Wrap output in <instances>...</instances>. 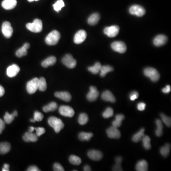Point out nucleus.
<instances>
[{
    "mask_svg": "<svg viewBox=\"0 0 171 171\" xmlns=\"http://www.w3.org/2000/svg\"><path fill=\"white\" fill-rule=\"evenodd\" d=\"M48 124L52 127L56 133H60L64 127V124L60 118L55 117H50L48 119Z\"/></svg>",
    "mask_w": 171,
    "mask_h": 171,
    "instance_id": "obj_1",
    "label": "nucleus"
},
{
    "mask_svg": "<svg viewBox=\"0 0 171 171\" xmlns=\"http://www.w3.org/2000/svg\"><path fill=\"white\" fill-rule=\"evenodd\" d=\"M61 34L58 31L54 30L48 34L46 37L45 41L48 45H55L58 43Z\"/></svg>",
    "mask_w": 171,
    "mask_h": 171,
    "instance_id": "obj_2",
    "label": "nucleus"
},
{
    "mask_svg": "<svg viewBox=\"0 0 171 171\" xmlns=\"http://www.w3.org/2000/svg\"><path fill=\"white\" fill-rule=\"evenodd\" d=\"M144 73L146 77L149 78L153 82H157L160 79V74L155 68L148 67L144 71Z\"/></svg>",
    "mask_w": 171,
    "mask_h": 171,
    "instance_id": "obj_3",
    "label": "nucleus"
},
{
    "mask_svg": "<svg viewBox=\"0 0 171 171\" xmlns=\"http://www.w3.org/2000/svg\"><path fill=\"white\" fill-rule=\"evenodd\" d=\"M28 30L31 32L38 33L42 31V22L40 19H36L34 20L32 23H28L26 25Z\"/></svg>",
    "mask_w": 171,
    "mask_h": 171,
    "instance_id": "obj_4",
    "label": "nucleus"
},
{
    "mask_svg": "<svg viewBox=\"0 0 171 171\" xmlns=\"http://www.w3.org/2000/svg\"><path fill=\"white\" fill-rule=\"evenodd\" d=\"M38 81L39 79L38 78H35L28 82L26 88L27 92L30 94H33L35 93L38 89Z\"/></svg>",
    "mask_w": 171,
    "mask_h": 171,
    "instance_id": "obj_5",
    "label": "nucleus"
},
{
    "mask_svg": "<svg viewBox=\"0 0 171 171\" xmlns=\"http://www.w3.org/2000/svg\"><path fill=\"white\" fill-rule=\"evenodd\" d=\"M62 62L64 65L69 68H74L77 65V61L70 54H67L63 58Z\"/></svg>",
    "mask_w": 171,
    "mask_h": 171,
    "instance_id": "obj_6",
    "label": "nucleus"
},
{
    "mask_svg": "<svg viewBox=\"0 0 171 171\" xmlns=\"http://www.w3.org/2000/svg\"><path fill=\"white\" fill-rule=\"evenodd\" d=\"M129 13L132 15H136L138 17H142L145 14V10L141 6L139 5H133L130 7Z\"/></svg>",
    "mask_w": 171,
    "mask_h": 171,
    "instance_id": "obj_7",
    "label": "nucleus"
},
{
    "mask_svg": "<svg viewBox=\"0 0 171 171\" xmlns=\"http://www.w3.org/2000/svg\"><path fill=\"white\" fill-rule=\"evenodd\" d=\"M59 113L64 117L72 118L75 114L74 110L71 107L68 105H61L58 109Z\"/></svg>",
    "mask_w": 171,
    "mask_h": 171,
    "instance_id": "obj_8",
    "label": "nucleus"
},
{
    "mask_svg": "<svg viewBox=\"0 0 171 171\" xmlns=\"http://www.w3.org/2000/svg\"><path fill=\"white\" fill-rule=\"evenodd\" d=\"M111 48L114 51L120 53H124L127 51V46L123 41H116L111 44Z\"/></svg>",
    "mask_w": 171,
    "mask_h": 171,
    "instance_id": "obj_9",
    "label": "nucleus"
},
{
    "mask_svg": "<svg viewBox=\"0 0 171 171\" xmlns=\"http://www.w3.org/2000/svg\"><path fill=\"white\" fill-rule=\"evenodd\" d=\"M1 31L4 36L6 38H10L13 35V28L9 21H5L3 23Z\"/></svg>",
    "mask_w": 171,
    "mask_h": 171,
    "instance_id": "obj_10",
    "label": "nucleus"
},
{
    "mask_svg": "<svg viewBox=\"0 0 171 171\" xmlns=\"http://www.w3.org/2000/svg\"><path fill=\"white\" fill-rule=\"evenodd\" d=\"M119 31V27L117 25L107 27L104 30L105 35L110 38L115 37L117 36Z\"/></svg>",
    "mask_w": 171,
    "mask_h": 171,
    "instance_id": "obj_11",
    "label": "nucleus"
},
{
    "mask_svg": "<svg viewBox=\"0 0 171 171\" xmlns=\"http://www.w3.org/2000/svg\"><path fill=\"white\" fill-rule=\"evenodd\" d=\"M99 95V92L96 87L91 86L90 87V91L87 94V98L89 101H95L98 98Z\"/></svg>",
    "mask_w": 171,
    "mask_h": 171,
    "instance_id": "obj_12",
    "label": "nucleus"
},
{
    "mask_svg": "<svg viewBox=\"0 0 171 171\" xmlns=\"http://www.w3.org/2000/svg\"><path fill=\"white\" fill-rule=\"evenodd\" d=\"M87 32L84 30H80L76 33L74 38V41L77 44L81 43L87 38Z\"/></svg>",
    "mask_w": 171,
    "mask_h": 171,
    "instance_id": "obj_13",
    "label": "nucleus"
},
{
    "mask_svg": "<svg viewBox=\"0 0 171 171\" xmlns=\"http://www.w3.org/2000/svg\"><path fill=\"white\" fill-rule=\"evenodd\" d=\"M107 133L110 138L118 139L121 137L120 132L117 128L113 126L107 129Z\"/></svg>",
    "mask_w": 171,
    "mask_h": 171,
    "instance_id": "obj_14",
    "label": "nucleus"
},
{
    "mask_svg": "<svg viewBox=\"0 0 171 171\" xmlns=\"http://www.w3.org/2000/svg\"><path fill=\"white\" fill-rule=\"evenodd\" d=\"M88 157L91 160L95 161H98L103 158V154L98 150H89L88 152Z\"/></svg>",
    "mask_w": 171,
    "mask_h": 171,
    "instance_id": "obj_15",
    "label": "nucleus"
},
{
    "mask_svg": "<svg viewBox=\"0 0 171 171\" xmlns=\"http://www.w3.org/2000/svg\"><path fill=\"white\" fill-rule=\"evenodd\" d=\"M20 71V67L17 65L13 64L7 69V75L10 78H13L18 74Z\"/></svg>",
    "mask_w": 171,
    "mask_h": 171,
    "instance_id": "obj_16",
    "label": "nucleus"
},
{
    "mask_svg": "<svg viewBox=\"0 0 171 171\" xmlns=\"http://www.w3.org/2000/svg\"><path fill=\"white\" fill-rule=\"evenodd\" d=\"M167 41V37L165 35H158L154 38V44L155 46L160 47L165 44Z\"/></svg>",
    "mask_w": 171,
    "mask_h": 171,
    "instance_id": "obj_17",
    "label": "nucleus"
},
{
    "mask_svg": "<svg viewBox=\"0 0 171 171\" xmlns=\"http://www.w3.org/2000/svg\"><path fill=\"white\" fill-rule=\"evenodd\" d=\"M55 96L59 99L64 101L70 102L71 99V95L69 92L64 91V92H57L55 93Z\"/></svg>",
    "mask_w": 171,
    "mask_h": 171,
    "instance_id": "obj_18",
    "label": "nucleus"
},
{
    "mask_svg": "<svg viewBox=\"0 0 171 171\" xmlns=\"http://www.w3.org/2000/svg\"><path fill=\"white\" fill-rule=\"evenodd\" d=\"M101 98L102 99L105 101L110 102L111 103H115L116 101V99L114 95L109 90H106L103 92Z\"/></svg>",
    "mask_w": 171,
    "mask_h": 171,
    "instance_id": "obj_19",
    "label": "nucleus"
},
{
    "mask_svg": "<svg viewBox=\"0 0 171 171\" xmlns=\"http://www.w3.org/2000/svg\"><path fill=\"white\" fill-rule=\"evenodd\" d=\"M17 3V0H4L1 5L5 10H10L15 8Z\"/></svg>",
    "mask_w": 171,
    "mask_h": 171,
    "instance_id": "obj_20",
    "label": "nucleus"
},
{
    "mask_svg": "<svg viewBox=\"0 0 171 171\" xmlns=\"http://www.w3.org/2000/svg\"><path fill=\"white\" fill-rule=\"evenodd\" d=\"M23 139L26 142H35L38 140V137L36 134L28 132L23 136Z\"/></svg>",
    "mask_w": 171,
    "mask_h": 171,
    "instance_id": "obj_21",
    "label": "nucleus"
},
{
    "mask_svg": "<svg viewBox=\"0 0 171 171\" xmlns=\"http://www.w3.org/2000/svg\"><path fill=\"white\" fill-rule=\"evenodd\" d=\"M30 44L28 43H26L21 48H19L16 51V56L19 58H21V57L26 56V55L27 54V50L30 48Z\"/></svg>",
    "mask_w": 171,
    "mask_h": 171,
    "instance_id": "obj_22",
    "label": "nucleus"
},
{
    "mask_svg": "<svg viewBox=\"0 0 171 171\" xmlns=\"http://www.w3.org/2000/svg\"><path fill=\"white\" fill-rule=\"evenodd\" d=\"M100 19V16L98 13H96L93 14L89 16L88 22L89 25H95L98 24L99 20Z\"/></svg>",
    "mask_w": 171,
    "mask_h": 171,
    "instance_id": "obj_23",
    "label": "nucleus"
},
{
    "mask_svg": "<svg viewBox=\"0 0 171 171\" xmlns=\"http://www.w3.org/2000/svg\"><path fill=\"white\" fill-rule=\"evenodd\" d=\"M147 162L145 160H141L138 162L135 166V169L138 171H147L148 170Z\"/></svg>",
    "mask_w": 171,
    "mask_h": 171,
    "instance_id": "obj_24",
    "label": "nucleus"
},
{
    "mask_svg": "<svg viewBox=\"0 0 171 171\" xmlns=\"http://www.w3.org/2000/svg\"><path fill=\"white\" fill-rule=\"evenodd\" d=\"M56 57L54 56H51L48 57L46 60L42 61L41 63V65L44 68H48V66H53L56 62Z\"/></svg>",
    "mask_w": 171,
    "mask_h": 171,
    "instance_id": "obj_25",
    "label": "nucleus"
},
{
    "mask_svg": "<svg viewBox=\"0 0 171 171\" xmlns=\"http://www.w3.org/2000/svg\"><path fill=\"white\" fill-rule=\"evenodd\" d=\"M11 149V146L10 143L3 142L0 143V154L4 155L10 152Z\"/></svg>",
    "mask_w": 171,
    "mask_h": 171,
    "instance_id": "obj_26",
    "label": "nucleus"
},
{
    "mask_svg": "<svg viewBox=\"0 0 171 171\" xmlns=\"http://www.w3.org/2000/svg\"><path fill=\"white\" fill-rule=\"evenodd\" d=\"M58 108V105L55 102H52L43 108V111L45 113L48 112L54 111Z\"/></svg>",
    "mask_w": 171,
    "mask_h": 171,
    "instance_id": "obj_27",
    "label": "nucleus"
},
{
    "mask_svg": "<svg viewBox=\"0 0 171 171\" xmlns=\"http://www.w3.org/2000/svg\"><path fill=\"white\" fill-rule=\"evenodd\" d=\"M125 118V116L122 114L117 115L115 116V119L112 122V125L113 127L115 128H119L122 125V123Z\"/></svg>",
    "mask_w": 171,
    "mask_h": 171,
    "instance_id": "obj_28",
    "label": "nucleus"
},
{
    "mask_svg": "<svg viewBox=\"0 0 171 171\" xmlns=\"http://www.w3.org/2000/svg\"><path fill=\"white\" fill-rule=\"evenodd\" d=\"M145 131V129L144 128H142L138 133L135 134L133 135L132 138V140L134 142H137L140 141L142 139V138L145 136L144 132Z\"/></svg>",
    "mask_w": 171,
    "mask_h": 171,
    "instance_id": "obj_29",
    "label": "nucleus"
},
{
    "mask_svg": "<svg viewBox=\"0 0 171 171\" xmlns=\"http://www.w3.org/2000/svg\"><path fill=\"white\" fill-rule=\"evenodd\" d=\"M155 123L157 125V128L155 130V134H156V136H158V137H160L163 134L162 129H163L164 127L162 125V122L160 120V119H156V121H155Z\"/></svg>",
    "mask_w": 171,
    "mask_h": 171,
    "instance_id": "obj_30",
    "label": "nucleus"
},
{
    "mask_svg": "<svg viewBox=\"0 0 171 171\" xmlns=\"http://www.w3.org/2000/svg\"><path fill=\"white\" fill-rule=\"evenodd\" d=\"M113 71H114V68L111 66H109V65L102 66L100 70V75L101 77H105L107 73L112 72Z\"/></svg>",
    "mask_w": 171,
    "mask_h": 171,
    "instance_id": "obj_31",
    "label": "nucleus"
},
{
    "mask_svg": "<svg viewBox=\"0 0 171 171\" xmlns=\"http://www.w3.org/2000/svg\"><path fill=\"white\" fill-rule=\"evenodd\" d=\"M101 67V64L100 63L97 62L95 64L94 66L88 67V71L94 74H97L100 71Z\"/></svg>",
    "mask_w": 171,
    "mask_h": 171,
    "instance_id": "obj_32",
    "label": "nucleus"
},
{
    "mask_svg": "<svg viewBox=\"0 0 171 171\" xmlns=\"http://www.w3.org/2000/svg\"><path fill=\"white\" fill-rule=\"evenodd\" d=\"M93 136L92 133H86V132H81L78 135V138L81 141H88L90 140L91 138Z\"/></svg>",
    "mask_w": 171,
    "mask_h": 171,
    "instance_id": "obj_33",
    "label": "nucleus"
},
{
    "mask_svg": "<svg viewBox=\"0 0 171 171\" xmlns=\"http://www.w3.org/2000/svg\"><path fill=\"white\" fill-rule=\"evenodd\" d=\"M171 149V145L170 144H166L162 146L160 149V153L164 157H166L168 156Z\"/></svg>",
    "mask_w": 171,
    "mask_h": 171,
    "instance_id": "obj_34",
    "label": "nucleus"
},
{
    "mask_svg": "<svg viewBox=\"0 0 171 171\" xmlns=\"http://www.w3.org/2000/svg\"><path fill=\"white\" fill-rule=\"evenodd\" d=\"M143 146L145 150H149L151 148V138L148 135H145L142 139Z\"/></svg>",
    "mask_w": 171,
    "mask_h": 171,
    "instance_id": "obj_35",
    "label": "nucleus"
},
{
    "mask_svg": "<svg viewBox=\"0 0 171 171\" xmlns=\"http://www.w3.org/2000/svg\"><path fill=\"white\" fill-rule=\"evenodd\" d=\"M47 82L43 77L41 78L38 81V89L41 91H44L47 89Z\"/></svg>",
    "mask_w": 171,
    "mask_h": 171,
    "instance_id": "obj_36",
    "label": "nucleus"
},
{
    "mask_svg": "<svg viewBox=\"0 0 171 171\" xmlns=\"http://www.w3.org/2000/svg\"><path fill=\"white\" fill-rule=\"evenodd\" d=\"M88 115L86 113H81L80 114L78 118V123L81 125H84L88 123Z\"/></svg>",
    "mask_w": 171,
    "mask_h": 171,
    "instance_id": "obj_37",
    "label": "nucleus"
},
{
    "mask_svg": "<svg viewBox=\"0 0 171 171\" xmlns=\"http://www.w3.org/2000/svg\"><path fill=\"white\" fill-rule=\"evenodd\" d=\"M69 161L72 165H78L81 163V158L76 155H71L69 158Z\"/></svg>",
    "mask_w": 171,
    "mask_h": 171,
    "instance_id": "obj_38",
    "label": "nucleus"
},
{
    "mask_svg": "<svg viewBox=\"0 0 171 171\" xmlns=\"http://www.w3.org/2000/svg\"><path fill=\"white\" fill-rule=\"evenodd\" d=\"M14 118L15 117L13 113L10 114L8 112H6L5 115L4 116V121L6 124H10L14 120Z\"/></svg>",
    "mask_w": 171,
    "mask_h": 171,
    "instance_id": "obj_39",
    "label": "nucleus"
},
{
    "mask_svg": "<svg viewBox=\"0 0 171 171\" xmlns=\"http://www.w3.org/2000/svg\"><path fill=\"white\" fill-rule=\"evenodd\" d=\"M43 115L40 112L35 111L34 114L33 119H31V122H40L42 121L43 118Z\"/></svg>",
    "mask_w": 171,
    "mask_h": 171,
    "instance_id": "obj_40",
    "label": "nucleus"
},
{
    "mask_svg": "<svg viewBox=\"0 0 171 171\" xmlns=\"http://www.w3.org/2000/svg\"><path fill=\"white\" fill-rule=\"evenodd\" d=\"M54 9L56 11H59L65 6V4L63 0H58L55 4H54Z\"/></svg>",
    "mask_w": 171,
    "mask_h": 171,
    "instance_id": "obj_41",
    "label": "nucleus"
},
{
    "mask_svg": "<svg viewBox=\"0 0 171 171\" xmlns=\"http://www.w3.org/2000/svg\"><path fill=\"white\" fill-rule=\"evenodd\" d=\"M113 114H114V111H113V108L108 107L103 112L102 115H103V118H108L112 117Z\"/></svg>",
    "mask_w": 171,
    "mask_h": 171,
    "instance_id": "obj_42",
    "label": "nucleus"
},
{
    "mask_svg": "<svg viewBox=\"0 0 171 171\" xmlns=\"http://www.w3.org/2000/svg\"><path fill=\"white\" fill-rule=\"evenodd\" d=\"M162 119L164 124H165L168 127H171V118L168 117L164 114H161L160 115Z\"/></svg>",
    "mask_w": 171,
    "mask_h": 171,
    "instance_id": "obj_43",
    "label": "nucleus"
},
{
    "mask_svg": "<svg viewBox=\"0 0 171 171\" xmlns=\"http://www.w3.org/2000/svg\"><path fill=\"white\" fill-rule=\"evenodd\" d=\"M35 130H36V135L38 137L41 136L42 135L44 134L45 132V129L43 128H35Z\"/></svg>",
    "mask_w": 171,
    "mask_h": 171,
    "instance_id": "obj_44",
    "label": "nucleus"
},
{
    "mask_svg": "<svg viewBox=\"0 0 171 171\" xmlns=\"http://www.w3.org/2000/svg\"><path fill=\"white\" fill-rule=\"evenodd\" d=\"M53 170L55 171H64V169L59 163H55L53 165Z\"/></svg>",
    "mask_w": 171,
    "mask_h": 171,
    "instance_id": "obj_45",
    "label": "nucleus"
},
{
    "mask_svg": "<svg viewBox=\"0 0 171 171\" xmlns=\"http://www.w3.org/2000/svg\"><path fill=\"white\" fill-rule=\"evenodd\" d=\"M139 96V94L136 91H133L130 93V99L131 101L135 100V99L138 98Z\"/></svg>",
    "mask_w": 171,
    "mask_h": 171,
    "instance_id": "obj_46",
    "label": "nucleus"
},
{
    "mask_svg": "<svg viewBox=\"0 0 171 171\" xmlns=\"http://www.w3.org/2000/svg\"><path fill=\"white\" fill-rule=\"evenodd\" d=\"M145 107H146V105H145V103H143V102H140L138 104L137 108H138V110L142 111L145 109Z\"/></svg>",
    "mask_w": 171,
    "mask_h": 171,
    "instance_id": "obj_47",
    "label": "nucleus"
},
{
    "mask_svg": "<svg viewBox=\"0 0 171 171\" xmlns=\"http://www.w3.org/2000/svg\"><path fill=\"white\" fill-rule=\"evenodd\" d=\"M5 123L3 120L0 118V134H2L3 130L5 129Z\"/></svg>",
    "mask_w": 171,
    "mask_h": 171,
    "instance_id": "obj_48",
    "label": "nucleus"
},
{
    "mask_svg": "<svg viewBox=\"0 0 171 171\" xmlns=\"http://www.w3.org/2000/svg\"><path fill=\"white\" fill-rule=\"evenodd\" d=\"M171 86L170 85H167L166 87L162 89V92L165 94H168L171 92Z\"/></svg>",
    "mask_w": 171,
    "mask_h": 171,
    "instance_id": "obj_49",
    "label": "nucleus"
},
{
    "mask_svg": "<svg viewBox=\"0 0 171 171\" xmlns=\"http://www.w3.org/2000/svg\"><path fill=\"white\" fill-rule=\"evenodd\" d=\"M28 171H40L41 170L38 168L37 167V166H35V165H32V166H31L29 167L28 168Z\"/></svg>",
    "mask_w": 171,
    "mask_h": 171,
    "instance_id": "obj_50",
    "label": "nucleus"
},
{
    "mask_svg": "<svg viewBox=\"0 0 171 171\" xmlns=\"http://www.w3.org/2000/svg\"><path fill=\"white\" fill-rule=\"evenodd\" d=\"M113 170L115 171H123V169L120 165H115L113 167Z\"/></svg>",
    "mask_w": 171,
    "mask_h": 171,
    "instance_id": "obj_51",
    "label": "nucleus"
},
{
    "mask_svg": "<svg viewBox=\"0 0 171 171\" xmlns=\"http://www.w3.org/2000/svg\"><path fill=\"white\" fill-rule=\"evenodd\" d=\"M122 158L121 156H118L115 158V162L116 165H121L122 162Z\"/></svg>",
    "mask_w": 171,
    "mask_h": 171,
    "instance_id": "obj_52",
    "label": "nucleus"
},
{
    "mask_svg": "<svg viewBox=\"0 0 171 171\" xmlns=\"http://www.w3.org/2000/svg\"><path fill=\"white\" fill-rule=\"evenodd\" d=\"M9 168H10V165L8 164H5L4 165V167L2 169V171H9Z\"/></svg>",
    "mask_w": 171,
    "mask_h": 171,
    "instance_id": "obj_53",
    "label": "nucleus"
},
{
    "mask_svg": "<svg viewBox=\"0 0 171 171\" xmlns=\"http://www.w3.org/2000/svg\"><path fill=\"white\" fill-rule=\"evenodd\" d=\"M5 93V90L2 86L0 85V97H2Z\"/></svg>",
    "mask_w": 171,
    "mask_h": 171,
    "instance_id": "obj_54",
    "label": "nucleus"
},
{
    "mask_svg": "<svg viewBox=\"0 0 171 171\" xmlns=\"http://www.w3.org/2000/svg\"><path fill=\"white\" fill-rule=\"evenodd\" d=\"M84 171H91V168L88 165H86L84 167Z\"/></svg>",
    "mask_w": 171,
    "mask_h": 171,
    "instance_id": "obj_55",
    "label": "nucleus"
},
{
    "mask_svg": "<svg viewBox=\"0 0 171 171\" xmlns=\"http://www.w3.org/2000/svg\"><path fill=\"white\" fill-rule=\"evenodd\" d=\"M35 130V128H34L33 127H31L29 128V129H28V132H31V133H32L34 131V130Z\"/></svg>",
    "mask_w": 171,
    "mask_h": 171,
    "instance_id": "obj_56",
    "label": "nucleus"
},
{
    "mask_svg": "<svg viewBox=\"0 0 171 171\" xmlns=\"http://www.w3.org/2000/svg\"><path fill=\"white\" fill-rule=\"evenodd\" d=\"M13 115H14V117H17L18 115V112L17 111H14L13 113Z\"/></svg>",
    "mask_w": 171,
    "mask_h": 171,
    "instance_id": "obj_57",
    "label": "nucleus"
},
{
    "mask_svg": "<svg viewBox=\"0 0 171 171\" xmlns=\"http://www.w3.org/2000/svg\"><path fill=\"white\" fill-rule=\"evenodd\" d=\"M29 2H32L33 1H38V0H28Z\"/></svg>",
    "mask_w": 171,
    "mask_h": 171,
    "instance_id": "obj_58",
    "label": "nucleus"
}]
</instances>
